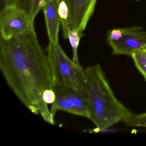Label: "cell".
Masks as SVG:
<instances>
[{"label": "cell", "instance_id": "6da1fadb", "mask_svg": "<svg viewBox=\"0 0 146 146\" xmlns=\"http://www.w3.org/2000/svg\"><path fill=\"white\" fill-rule=\"evenodd\" d=\"M0 68L9 87L31 112L55 123L45 94L54 90L52 73L46 53L35 29L8 40L1 38Z\"/></svg>", "mask_w": 146, "mask_h": 146}, {"label": "cell", "instance_id": "7a4b0ae2", "mask_svg": "<svg viewBox=\"0 0 146 146\" xmlns=\"http://www.w3.org/2000/svg\"><path fill=\"white\" fill-rule=\"evenodd\" d=\"M89 119L96 126L91 131L106 129L120 122L129 125L134 114L116 98L100 64L84 70Z\"/></svg>", "mask_w": 146, "mask_h": 146}, {"label": "cell", "instance_id": "3957f363", "mask_svg": "<svg viewBox=\"0 0 146 146\" xmlns=\"http://www.w3.org/2000/svg\"><path fill=\"white\" fill-rule=\"evenodd\" d=\"M46 51L54 84L86 94L84 70L67 56L59 43L49 42Z\"/></svg>", "mask_w": 146, "mask_h": 146}, {"label": "cell", "instance_id": "277c9868", "mask_svg": "<svg viewBox=\"0 0 146 146\" xmlns=\"http://www.w3.org/2000/svg\"><path fill=\"white\" fill-rule=\"evenodd\" d=\"M35 29L25 11L15 5H9L1 10V37L8 40Z\"/></svg>", "mask_w": 146, "mask_h": 146}, {"label": "cell", "instance_id": "5b68a950", "mask_svg": "<svg viewBox=\"0 0 146 146\" xmlns=\"http://www.w3.org/2000/svg\"><path fill=\"white\" fill-rule=\"evenodd\" d=\"M122 29L123 35L121 39L107 43L112 49V55L131 57L135 51L146 45V31L140 26Z\"/></svg>", "mask_w": 146, "mask_h": 146}, {"label": "cell", "instance_id": "8992f818", "mask_svg": "<svg viewBox=\"0 0 146 146\" xmlns=\"http://www.w3.org/2000/svg\"><path fill=\"white\" fill-rule=\"evenodd\" d=\"M97 0H66L71 29L82 31L94 13Z\"/></svg>", "mask_w": 146, "mask_h": 146}, {"label": "cell", "instance_id": "52a82bcc", "mask_svg": "<svg viewBox=\"0 0 146 146\" xmlns=\"http://www.w3.org/2000/svg\"><path fill=\"white\" fill-rule=\"evenodd\" d=\"M59 0H47L43 7L46 27L49 42H59L60 20L58 13Z\"/></svg>", "mask_w": 146, "mask_h": 146}, {"label": "cell", "instance_id": "ba28073f", "mask_svg": "<svg viewBox=\"0 0 146 146\" xmlns=\"http://www.w3.org/2000/svg\"><path fill=\"white\" fill-rule=\"evenodd\" d=\"M69 100L77 113V115L89 119L88 102L86 94L71 89L55 85Z\"/></svg>", "mask_w": 146, "mask_h": 146}, {"label": "cell", "instance_id": "9c48e42d", "mask_svg": "<svg viewBox=\"0 0 146 146\" xmlns=\"http://www.w3.org/2000/svg\"><path fill=\"white\" fill-rule=\"evenodd\" d=\"M47 1V0H15L14 5L26 12L31 23L34 25L36 17L43 9Z\"/></svg>", "mask_w": 146, "mask_h": 146}, {"label": "cell", "instance_id": "30bf717a", "mask_svg": "<svg viewBox=\"0 0 146 146\" xmlns=\"http://www.w3.org/2000/svg\"><path fill=\"white\" fill-rule=\"evenodd\" d=\"M54 90L55 93V100L52 104L50 111L54 117L55 113L58 111L66 112L71 114L77 115V113L73 106L67 98L61 92V90L54 85Z\"/></svg>", "mask_w": 146, "mask_h": 146}, {"label": "cell", "instance_id": "8fae6325", "mask_svg": "<svg viewBox=\"0 0 146 146\" xmlns=\"http://www.w3.org/2000/svg\"><path fill=\"white\" fill-rule=\"evenodd\" d=\"M83 32L75 30H70L68 34V39L71 46L72 51V60L77 64L80 65L78 49L80 40L84 36Z\"/></svg>", "mask_w": 146, "mask_h": 146}, {"label": "cell", "instance_id": "7c38bea8", "mask_svg": "<svg viewBox=\"0 0 146 146\" xmlns=\"http://www.w3.org/2000/svg\"><path fill=\"white\" fill-rule=\"evenodd\" d=\"M135 65L146 82V45L136 50L131 56Z\"/></svg>", "mask_w": 146, "mask_h": 146}, {"label": "cell", "instance_id": "4fadbf2b", "mask_svg": "<svg viewBox=\"0 0 146 146\" xmlns=\"http://www.w3.org/2000/svg\"><path fill=\"white\" fill-rule=\"evenodd\" d=\"M58 13L63 36L64 39H66L68 38V32L71 29L69 22V9L66 1H62L60 2Z\"/></svg>", "mask_w": 146, "mask_h": 146}, {"label": "cell", "instance_id": "5bb4252c", "mask_svg": "<svg viewBox=\"0 0 146 146\" xmlns=\"http://www.w3.org/2000/svg\"><path fill=\"white\" fill-rule=\"evenodd\" d=\"M129 125L146 128V113L137 115L134 114Z\"/></svg>", "mask_w": 146, "mask_h": 146}, {"label": "cell", "instance_id": "9a60e30c", "mask_svg": "<svg viewBox=\"0 0 146 146\" xmlns=\"http://www.w3.org/2000/svg\"><path fill=\"white\" fill-rule=\"evenodd\" d=\"M122 28L113 29L108 31L107 37V42H116L119 40L123 36Z\"/></svg>", "mask_w": 146, "mask_h": 146}, {"label": "cell", "instance_id": "2e32d148", "mask_svg": "<svg viewBox=\"0 0 146 146\" xmlns=\"http://www.w3.org/2000/svg\"><path fill=\"white\" fill-rule=\"evenodd\" d=\"M15 1V0H4L3 3L1 5V10L6 6L14 5Z\"/></svg>", "mask_w": 146, "mask_h": 146}, {"label": "cell", "instance_id": "e0dca14e", "mask_svg": "<svg viewBox=\"0 0 146 146\" xmlns=\"http://www.w3.org/2000/svg\"><path fill=\"white\" fill-rule=\"evenodd\" d=\"M1 1V5H2V3H3V1H4V0H0Z\"/></svg>", "mask_w": 146, "mask_h": 146}, {"label": "cell", "instance_id": "ac0fdd59", "mask_svg": "<svg viewBox=\"0 0 146 146\" xmlns=\"http://www.w3.org/2000/svg\"><path fill=\"white\" fill-rule=\"evenodd\" d=\"M60 1H60H66V0H59Z\"/></svg>", "mask_w": 146, "mask_h": 146}, {"label": "cell", "instance_id": "d6986e66", "mask_svg": "<svg viewBox=\"0 0 146 146\" xmlns=\"http://www.w3.org/2000/svg\"><path fill=\"white\" fill-rule=\"evenodd\" d=\"M137 1H141V0H136Z\"/></svg>", "mask_w": 146, "mask_h": 146}]
</instances>
